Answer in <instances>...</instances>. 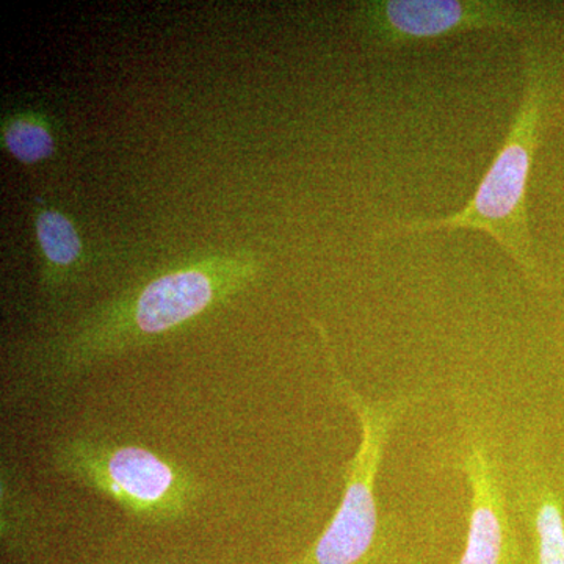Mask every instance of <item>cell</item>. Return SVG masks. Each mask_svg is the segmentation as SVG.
Wrapping results in <instances>:
<instances>
[{"label": "cell", "mask_w": 564, "mask_h": 564, "mask_svg": "<svg viewBox=\"0 0 564 564\" xmlns=\"http://www.w3.org/2000/svg\"><path fill=\"white\" fill-rule=\"evenodd\" d=\"M261 273L256 256L239 252L207 256L158 274L96 307L52 339L43 348V373L54 380L80 378L228 302Z\"/></svg>", "instance_id": "6da1fadb"}, {"label": "cell", "mask_w": 564, "mask_h": 564, "mask_svg": "<svg viewBox=\"0 0 564 564\" xmlns=\"http://www.w3.org/2000/svg\"><path fill=\"white\" fill-rule=\"evenodd\" d=\"M524 69L521 107L473 199L451 217L400 225L388 232L413 234L440 228H467L488 234L521 267L530 281L544 288L543 276L532 258L527 188L547 106L549 69L541 51L530 44L524 47Z\"/></svg>", "instance_id": "7a4b0ae2"}, {"label": "cell", "mask_w": 564, "mask_h": 564, "mask_svg": "<svg viewBox=\"0 0 564 564\" xmlns=\"http://www.w3.org/2000/svg\"><path fill=\"white\" fill-rule=\"evenodd\" d=\"M326 351L337 397L356 415L361 443L347 464L343 499L333 518L293 564H378L384 556L377 502V478L393 430L417 402L415 395L370 400L339 369L325 328L314 322Z\"/></svg>", "instance_id": "3957f363"}, {"label": "cell", "mask_w": 564, "mask_h": 564, "mask_svg": "<svg viewBox=\"0 0 564 564\" xmlns=\"http://www.w3.org/2000/svg\"><path fill=\"white\" fill-rule=\"evenodd\" d=\"M50 459L63 477L101 494L141 524L184 521L202 497L191 470L140 444L74 434L51 445Z\"/></svg>", "instance_id": "277c9868"}, {"label": "cell", "mask_w": 564, "mask_h": 564, "mask_svg": "<svg viewBox=\"0 0 564 564\" xmlns=\"http://www.w3.org/2000/svg\"><path fill=\"white\" fill-rule=\"evenodd\" d=\"M362 32L383 46L437 40L459 32L530 33L547 25L544 11L489 0H380L358 11Z\"/></svg>", "instance_id": "5b68a950"}, {"label": "cell", "mask_w": 564, "mask_h": 564, "mask_svg": "<svg viewBox=\"0 0 564 564\" xmlns=\"http://www.w3.org/2000/svg\"><path fill=\"white\" fill-rule=\"evenodd\" d=\"M456 467L470 489L466 544L454 564H519L518 538L505 499L503 474L491 441L470 426Z\"/></svg>", "instance_id": "8992f818"}, {"label": "cell", "mask_w": 564, "mask_h": 564, "mask_svg": "<svg viewBox=\"0 0 564 564\" xmlns=\"http://www.w3.org/2000/svg\"><path fill=\"white\" fill-rule=\"evenodd\" d=\"M516 500L532 540V564H564L563 499L534 443L519 454Z\"/></svg>", "instance_id": "52a82bcc"}, {"label": "cell", "mask_w": 564, "mask_h": 564, "mask_svg": "<svg viewBox=\"0 0 564 564\" xmlns=\"http://www.w3.org/2000/svg\"><path fill=\"white\" fill-rule=\"evenodd\" d=\"M35 234L44 261L43 285L47 291H57L82 262L80 234L68 215L46 204L35 209Z\"/></svg>", "instance_id": "ba28073f"}, {"label": "cell", "mask_w": 564, "mask_h": 564, "mask_svg": "<svg viewBox=\"0 0 564 564\" xmlns=\"http://www.w3.org/2000/svg\"><path fill=\"white\" fill-rule=\"evenodd\" d=\"M2 144L17 161L33 165L50 159L57 143L46 118L22 111L3 121Z\"/></svg>", "instance_id": "9c48e42d"}, {"label": "cell", "mask_w": 564, "mask_h": 564, "mask_svg": "<svg viewBox=\"0 0 564 564\" xmlns=\"http://www.w3.org/2000/svg\"><path fill=\"white\" fill-rule=\"evenodd\" d=\"M0 530L9 549H21L28 543L35 524V508L20 481L10 469H2L0 478Z\"/></svg>", "instance_id": "30bf717a"}, {"label": "cell", "mask_w": 564, "mask_h": 564, "mask_svg": "<svg viewBox=\"0 0 564 564\" xmlns=\"http://www.w3.org/2000/svg\"><path fill=\"white\" fill-rule=\"evenodd\" d=\"M551 120L556 122H564V90L562 95H560L558 101L554 104V109H552Z\"/></svg>", "instance_id": "8fae6325"}]
</instances>
